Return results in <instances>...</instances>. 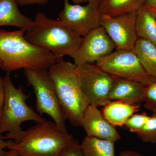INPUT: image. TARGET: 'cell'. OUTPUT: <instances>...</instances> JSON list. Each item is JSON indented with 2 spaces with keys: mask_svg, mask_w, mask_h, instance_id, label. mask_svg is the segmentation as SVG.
<instances>
[{
  "mask_svg": "<svg viewBox=\"0 0 156 156\" xmlns=\"http://www.w3.org/2000/svg\"><path fill=\"white\" fill-rule=\"evenodd\" d=\"M150 117L145 112L140 114H134L127 120L124 126L129 131L136 134L143 128Z\"/></svg>",
  "mask_w": 156,
  "mask_h": 156,
  "instance_id": "cell-21",
  "label": "cell"
},
{
  "mask_svg": "<svg viewBox=\"0 0 156 156\" xmlns=\"http://www.w3.org/2000/svg\"><path fill=\"white\" fill-rule=\"evenodd\" d=\"M119 156H143L138 153L131 151H124L120 153Z\"/></svg>",
  "mask_w": 156,
  "mask_h": 156,
  "instance_id": "cell-27",
  "label": "cell"
},
{
  "mask_svg": "<svg viewBox=\"0 0 156 156\" xmlns=\"http://www.w3.org/2000/svg\"><path fill=\"white\" fill-rule=\"evenodd\" d=\"M15 142L12 140H5L2 136V134H0V156H4L5 151V149L9 148Z\"/></svg>",
  "mask_w": 156,
  "mask_h": 156,
  "instance_id": "cell-24",
  "label": "cell"
},
{
  "mask_svg": "<svg viewBox=\"0 0 156 156\" xmlns=\"http://www.w3.org/2000/svg\"><path fill=\"white\" fill-rule=\"evenodd\" d=\"M48 71L67 119L73 126H81L89 105L81 87L77 66L59 58Z\"/></svg>",
  "mask_w": 156,
  "mask_h": 156,
  "instance_id": "cell-3",
  "label": "cell"
},
{
  "mask_svg": "<svg viewBox=\"0 0 156 156\" xmlns=\"http://www.w3.org/2000/svg\"><path fill=\"white\" fill-rule=\"evenodd\" d=\"M133 51L146 71L156 78V46L138 37Z\"/></svg>",
  "mask_w": 156,
  "mask_h": 156,
  "instance_id": "cell-18",
  "label": "cell"
},
{
  "mask_svg": "<svg viewBox=\"0 0 156 156\" xmlns=\"http://www.w3.org/2000/svg\"><path fill=\"white\" fill-rule=\"evenodd\" d=\"M136 134L143 142L156 144V112H153L149 120Z\"/></svg>",
  "mask_w": 156,
  "mask_h": 156,
  "instance_id": "cell-20",
  "label": "cell"
},
{
  "mask_svg": "<svg viewBox=\"0 0 156 156\" xmlns=\"http://www.w3.org/2000/svg\"><path fill=\"white\" fill-rule=\"evenodd\" d=\"M136 30L138 38L144 39L156 46V19L144 4L137 13Z\"/></svg>",
  "mask_w": 156,
  "mask_h": 156,
  "instance_id": "cell-17",
  "label": "cell"
},
{
  "mask_svg": "<svg viewBox=\"0 0 156 156\" xmlns=\"http://www.w3.org/2000/svg\"><path fill=\"white\" fill-rule=\"evenodd\" d=\"M96 65L114 76L147 87L156 82V78L146 71L133 50H116L98 60Z\"/></svg>",
  "mask_w": 156,
  "mask_h": 156,
  "instance_id": "cell-7",
  "label": "cell"
},
{
  "mask_svg": "<svg viewBox=\"0 0 156 156\" xmlns=\"http://www.w3.org/2000/svg\"><path fill=\"white\" fill-rule=\"evenodd\" d=\"M25 31L0 30L1 68L8 73L22 69H49L58 60L52 53L27 41Z\"/></svg>",
  "mask_w": 156,
  "mask_h": 156,
  "instance_id": "cell-1",
  "label": "cell"
},
{
  "mask_svg": "<svg viewBox=\"0 0 156 156\" xmlns=\"http://www.w3.org/2000/svg\"><path fill=\"white\" fill-rule=\"evenodd\" d=\"M81 86L89 105L105 106L110 102L109 95L115 76L97 65L77 66Z\"/></svg>",
  "mask_w": 156,
  "mask_h": 156,
  "instance_id": "cell-8",
  "label": "cell"
},
{
  "mask_svg": "<svg viewBox=\"0 0 156 156\" xmlns=\"http://www.w3.org/2000/svg\"><path fill=\"white\" fill-rule=\"evenodd\" d=\"M147 6L148 7L149 9H150V10H151V11L152 13H153V14H154V17H155L156 19V7H149V6Z\"/></svg>",
  "mask_w": 156,
  "mask_h": 156,
  "instance_id": "cell-31",
  "label": "cell"
},
{
  "mask_svg": "<svg viewBox=\"0 0 156 156\" xmlns=\"http://www.w3.org/2000/svg\"><path fill=\"white\" fill-rule=\"evenodd\" d=\"M60 156H84L81 149L80 144L76 141L62 151Z\"/></svg>",
  "mask_w": 156,
  "mask_h": 156,
  "instance_id": "cell-23",
  "label": "cell"
},
{
  "mask_svg": "<svg viewBox=\"0 0 156 156\" xmlns=\"http://www.w3.org/2000/svg\"><path fill=\"white\" fill-rule=\"evenodd\" d=\"M84 156H115V142L87 136L80 144Z\"/></svg>",
  "mask_w": 156,
  "mask_h": 156,
  "instance_id": "cell-19",
  "label": "cell"
},
{
  "mask_svg": "<svg viewBox=\"0 0 156 156\" xmlns=\"http://www.w3.org/2000/svg\"><path fill=\"white\" fill-rule=\"evenodd\" d=\"M144 4V0H101L99 11L112 17L137 14Z\"/></svg>",
  "mask_w": 156,
  "mask_h": 156,
  "instance_id": "cell-16",
  "label": "cell"
},
{
  "mask_svg": "<svg viewBox=\"0 0 156 156\" xmlns=\"http://www.w3.org/2000/svg\"><path fill=\"white\" fill-rule=\"evenodd\" d=\"M144 5L149 7H156V0H144Z\"/></svg>",
  "mask_w": 156,
  "mask_h": 156,
  "instance_id": "cell-28",
  "label": "cell"
},
{
  "mask_svg": "<svg viewBox=\"0 0 156 156\" xmlns=\"http://www.w3.org/2000/svg\"><path fill=\"white\" fill-rule=\"evenodd\" d=\"M137 14L112 17L101 14V26L116 46V50H132L138 37L136 24Z\"/></svg>",
  "mask_w": 156,
  "mask_h": 156,
  "instance_id": "cell-11",
  "label": "cell"
},
{
  "mask_svg": "<svg viewBox=\"0 0 156 156\" xmlns=\"http://www.w3.org/2000/svg\"><path fill=\"white\" fill-rule=\"evenodd\" d=\"M75 141L54 122L45 120L23 131L19 140L8 149L20 156H60L64 148Z\"/></svg>",
  "mask_w": 156,
  "mask_h": 156,
  "instance_id": "cell-4",
  "label": "cell"
},
{
  "mask_svg": "<svg viewBox=\"0 0 156 156\" xmlns=\"http://www.w3.org/2000/svg\"><path fill=\"white\" fill-rule=\"evenodd\" d=\"M2 67V62L0 60V68Z\"/></svg>",
  "mask_w": 156,
  "mask_h": 156,
  "instance_id": "cell-32",
  "label": "cell"
},
{
  "mask_svg": "<svg viewBox=\"0 0 156 156\" xmlns=\"http://www.w3.org/2000/svg\"><path fill=\"white\" fill-rule=\"evenodd\" d=\"M144 102L145 108L153 112H156V83L147 87Z\"/></svg>",
  "mask_w": 156,
  "mask_h": 156,
  "instance_id": "cell-22",
  "label": "cell"
},
{
  "mask_svg": "<svg viewBox=\"0 0 156 156\" xmlns=\"http://www.w3.org/2000/svg\"><path fill=\"white\" fill-rule=\"evenodd\" d=\"M147 86L126 79L115 77L109 98L129 104H139L144 102Z\"/></svg>",
  "mask_w": 156,
  "mask_h": 156,
  "instance_id": "cell-13",
  "label": "cell"
},
{
  "mask_svg": "<svg viewBox=\"0 0 156 156\" xmlns=\"http://www.w3.org/2000/svg\"><path fill=\"white\" fill-rule=\"evenodd\" d=\"M18 5L15 0H0V26L28 28L33 20L21 13Z\"/></svg>",
  "mask_w": 156,
  "mask_h": 156,
  "instance_id": "cell-14",
  "label": "cell"
},
{
  "mask_svg": "<svg viewBox=\"0 0 156 156\" xmlns=\"http://www.w3.org/2000/svg\"><path fill=\"white\" fill-rule=\"evenodd\" d=\"M140 105H131L120 101H111L104 106L102 113L107 120L115 126H122L127 120L139 110Z\"/></svg>",
  "mask_w": 156,
  "mask_h": 156,
  "instance_id": "cell-15",
  "label": "cell"
},
{
  "mask_svg": "<svg viewBox=\"0 0 156 156\" xmlns=\"http://www.w3.org/2000/svg\"><path fill=\"white\" fill-rule=\"evenodd\" d=\"M115 45L100 26L83 37L80 46L69 56L77 66L98 61L113 52Z\"/></svg>",
  "mask_w": 156,
  "mask_h": 156,
  "instance_id": "cell-10",
  "label": "cell"
},
{
  "mask_svg": "<svg viewBox=\"0 0 156 156\" xmlns=\"http://www.w3.org/2000/svg\"><path fill=\"white\" fill-rule=\"evenodd\" d=\"M81 126L86 131L87 136L115 143L121 138L115 126L106 119L97 107L91 105L88 106L83 117Z\"/></svg>",
  "mask_w": 156,
  "mask_h": 156,
  "instance_id": "cell-12",
  "label": "cell"
},
{
  "mask_svg": "<svg viewBox=\"0 0 156 156\" xmlns=\"http://www.w3.org/2000/svg\"><path fill=\"white\" fill-rule=\"evenodd\" d=\"M72 1L74 4H79L86 2H87L89 0H72Z\"/></svg>",
  "mask_w": 156,
  "mask_h": 156,
  "instance_id": "cell-30",
  "label": "cell"
},
{
  "mask_svg": "<svg viewBox=\"0 0 156 156\" xmlns=\"http://www.w3.org/2000/svg\"><path fill=\"white\" fill-rule=\"evenodd\" d=\"M24 36L33 44L49 51L57 58L70 56L82 39L60 20L51 19L41 12L37 13L26 30Z\"/></svg>",
  "mask_w": 156,
  "mask_h": 156,
  "instance_id": "cell-2",
  "label": "cell"
},
{
  "mask_svg": "<svg viewBox=\"0 0 156 156\" xmlns=\"http://www.w3.org/2000/svg\"><path fill=\"white\" fill-rule=\"evenodd\" d=\"M4 80L5 99L0 120V134L7 132L5 139L12 140L17 142L20 139L23 130L20 125L29 121L37 123L46 119L34 111L27 105L28 96L23 92L22 87L17 88L14 86L8 73Z\"/></svg>",
  "mask_w": 156,
  "mask_h": 156,
  "instance_id": "cell-5",
  "label": "cell"
},
{
  "mask_svg": "<svg viewBox=\"0 0 156 156\" xmlns=\"http://www.w3.org/2000/svg\"><path fill=\"white\" fill-rule=\"evenodd\" d=\"M101 0H89L87 5L70 4L63 0L64 8L58 14L59 20L79 36L83 37L101 26Z\"/></svg>",
  "mask_w": 156,
  "mask_h": 156,
  "instance_id": "cell-9",
  "label": "cell"
},
{
  "mask_svg": "<svg viewBox=\"0 0 156 156\" xmlns=\"http://www.w3.org/2000/svg\"><path fill=\"white\" fill-rule=\"evenodd\" d=\"M18 5L22 6L32 5H44L49 0H15Z\"/></svg>",
  "mask_w": 156,
  "mask_h": 156,
  "instance_id": "cell-25",
  "label": "cell"
},
{
  "mask_svg": "<svg viewBox=\"0 0 156 156\" xmlns=\"http://www.w3.org/2000/svg\"><path fill=\"white\" fill-rule=\"evenodd\" d=\"M24 74L35 94L37 111L41 115L50 116L60 129L68 132L66 125L67 118L59 103L48 69H25Z\"/></svg>",
  "mask_w": 156,
  "mask_h": 156,
  "instance_id": "cell-6",
  "label": "cell"
},
{
  "mask_svg": "<svg viewBox=\"0 0 156 156\" xmlns=\"http://www.w3.org/2000/svg\"></svg>",
  "mask_w": 156,
  "mask_h": 156,
  "instance_id": "cell-33",
  "label": "cell"
},
{
  "mask_svg": "<svg viewBox=\"0 0 156 156\" xmlns=\"http://www.w3.org/2000/svg\"><path fill=\"white\" fill-rule=\"evenodd\" d=\"M5 99V91L4 87V80L0 77V120Z\"/></svg>",
  "mask_w": 156,
  "mask_h": 156,
  "instance_id": "cell-26",
  "label": "cell"
},
{
  "mask_svg": "<svg viewBox=\"0 0 156 156\" xmlns=\"http://www.w3.org/2000/svg\"><path fill=\"white\" fill-rule=\"evenodd\" d=\"M4 156H20L14 150L9 149V151H5Z\"/></svg>",
  "mask_w": 156,
  "mask_h": 156,
  "instance_id": "cell-29",
  "label": "cell"
}]
</instances>
